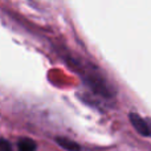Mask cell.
<instances>
[{
	"label": "cell",
	"instance_id": "3",
	"mask_svg": "<svg viewBox=\"0 0 151 151\" xmlns=\"http://www.w3.org/2000/svg\"><path fill=\"white\" fill-rule=\"evenodd\" d=\"M19 151H36V143L29 138H23L19 141Z\"/></svg>",
	"mask_w": 151,
	"mask_h": 151
},
{
	"label": "cell",
	"instance_id": "2",
	"mask_svg": "<svg viewBox=\"0 0 151 151\" xmlns=\"http://www.w3.org/2000/svg\"><path fill=\"white\" fill-rule=\"evenodd\" d=\"M56 142L58 143V146H61L64 150L66 151H80L81 147L78 143H76L72 139H68V138H64V137H58L56 138Z\"/></svg>",
	"mask_w": 151,
	"mask_h": 151
},
{
	"label": "cell",
	"instance_id": "1",
	"mask_svg": "<svg viewBox=\"0 0 151 151\" xmlns=\"http://www.w3.org/2000/svg\"><path fill=\"white\" fill-rule=\"evenodd\" d=\"M130 121H131V125L135 127V130L138 131L141 135H145V137H149L151 135V130H150V126L141 115H138L137 113H131L130 115Z\"/></svg>",
	"mask_w": 151,
	"mask_h": 151
},
{
	"label": "cell",
	"instance_id": "4",
	"mask_svg": "<svg viewBox=\"0 0 151 151\" xmlns=\"http://www.w3.org/2000/svg\"><path fill=\"white\" fill-rule=\"evenodd\" d=\"M0 151H12V146L8 141L0 139Z\"/></svg>",
	"mask_w": 151,
	"mask_h": 151
}]
</instances>
